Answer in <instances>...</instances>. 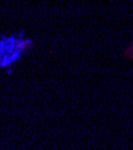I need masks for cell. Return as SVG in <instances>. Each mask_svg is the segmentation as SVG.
<instances>
[{"label": "cell", "mask_w": 133, "mask_h": 150, "mask_svg": "<svg viewBox=\"0 0 133 150\" xmlns=\"http://www.w3.org/2000/svg\"><path fill=\"white\" fill-rule=\"evenodd\" d=\"M31 42L22 36H11L0 40V68H7L15 63L25 52Z\"/></svg>", "instance_id": "cell-1"}, {"label": "cell", "mask_w": 133, "mask_h": 150, "mask_svg": "<svg viewBox=\"0 0 133 150\" xmlns=\"http://www.w3.org/2000/svg\"><path fill=\"white\" fill-rule=\"evenodd\" d=\"M126 56L129 59V60H132L133 61V42L129 44V47L127 48V50H126Z\"/></svg>", "instance_id": "cell-2"}]
</instances>
